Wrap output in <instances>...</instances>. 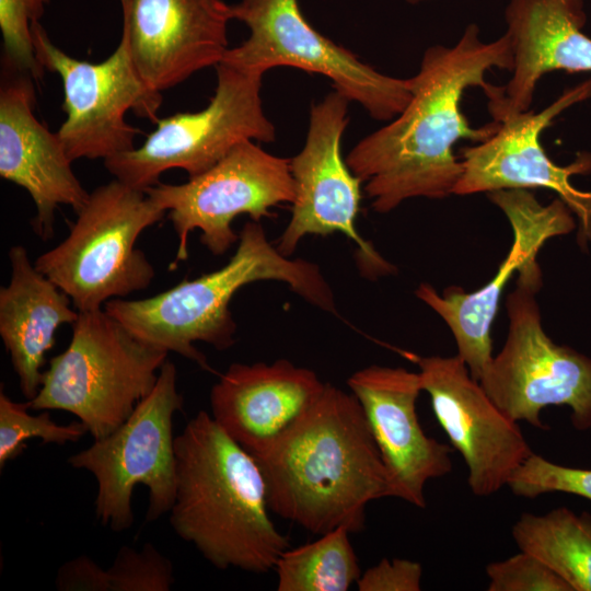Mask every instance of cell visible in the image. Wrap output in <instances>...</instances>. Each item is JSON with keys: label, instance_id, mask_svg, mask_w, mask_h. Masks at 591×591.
Returning a JSON list of instances; mask_svg holds the SVG:
<instances>
[{"label": "cell", "instance_id": "obj_2", "mask_svg": "<svg viewBox=\"0 0 591 591\" xmlns=\"http://www.w3.org/2000/svg\"><path fill=\"white\" fill-rule=\"evenodd\" d=\"M270 512L313 534L358 533L367 506L394 489L362 408L331 383L273 447L254 456Z\"/></svg>", "mask_w": 591, "mask_h": 591}, {"label": "cell", "instance_id": "obj_10", "mask_svg": "<svg viewBox=\"0 0 591 591\" xmlns=\"http://www.w3.org/2000/svg\"><path fill=\"white\" fill-rule=\"evenodd\" d=\"M231 14L250 35L227 50L223 62L263 73L292 67L322 74L375 120L394 119L412 97L408 79L376 71L322 35L304 18L298 0H240L231 4Z\"/></svg>", "mask_w": 591, "mask_h": 591}, {"label": "cell", "instance_id": "obj_22", "mask_svg": "<svg viewBox=\"0 0 591 591\" xmlns=\"http://www.w3.org/2000/svg\"><path fill=\"white\" fill-rule=\"evenodd\" d=\"M11 278L0 289V336L10 355L23 396L34 398L42 385L46 352L60 325L73 324L79 312L71 299L31 263L27 251H9Z\"/></svg>", "mask_w": 591, "mask_h": 591}, {"label": "cell", "instance_id": "obj_9", "mask_svg": "<svg viewBox=\"0 0 591 591\" xmlns=\"http://www.w3.org/2000/svg\"><path fill=\"white\" fill-rule=\"evenodd\" d=\"M183 405L176 389V368L166 360L153 390L129 417L108 436L95 439L68 459L69 465L95 477V515L103 525L115 532L132 525L131 498L139 484L149 489L148 521L171 510L176 488L173 416Z\"/></svg>", "mask_w": 591, "mask_h": 591}, {"label": "cell", "instance_id": "obj_13", "mask_svg": "<svg viewBox=\"0 0 591 591\" xmlns=\"http://www.w3.org/2000/svg\"><path fill=\"white\" fill-rule=\"evenodd\" d=\"M349 102L334 90L311 105L304 146L290 159L294 200L277 248L289 257L304 236L339 232L357 245V264L362 276L375 278L395 268L357 230L362 182L341 153Z\"/></svg>", "mask_w": 591, "mask_h": 591}, {"label": "cell", "instance_id": "obj_11", "mask_svg": "<svg viewBox=\"0 0 591 591\" xmlns=\"http://www.w3.org/2000/svg\"><path fill=\"white\" fill-rule=\"evenodd\" d=\"M166 210L178 237L173 270L188 257L189 233L201 231L200 242L213 255H222L237 243L233 220L247 215L253 221L273 218V208L292 204L294 182L290 159L274 155L245 140L220 161L186 183H159L144 189Z\"/></svg>", "mask_w": 591, "mask_h": 591}, {"label": "cell", "instance_id": "obj_17", "mask_svg": "<svg viewBox=\"0 0 591 591\" xmlns=\"http://www.w3.org/2000/svg\"><path fill=\"white\" fill-rule=\"evenodd\" d=\"M120 39L146 86L162 94L216 67L229 49L231 4L224 0H118Z\"/></svg>", "mask_w": 591, "mask_h": 591}, {"label": "cell", "instance_id": "obj_19", "mask_svg": "<svg viewBox=\"0 0 591 591\" xmlns=\"http://www.w3.org/2000/svg\"><path fill=\"white\" fill-rule=\"evenodd\" d=\"M0 86V176L23 189L33 199L36 235H54L55 211L60 205L76 213L89 193L72 171L57 132L48 130L34 114V79L2 63Z\"/></svg>", "mask_w": 591, "mask_h": 591}, {"label": "cell", "instance_id": "obj_3", "mask_svg": "<svg viewBox=\"0 0 591 591\" xmlns=\"http://www.w3.org/2000/svg\"><path fill=\"white\" fill-rule=\"evenodd\" d=\"M175 499L170 524L218 569L265 573L290 547L269 515L255 457L200 410L174 440Z\"/></svg>", "mask_w": 591, "mask_h": 591}, {"label": "cell", "instance_id": "obj_24", "mask_svg": "<svg viewBox=\"0 0 591 591\" xmlns=\"http://www.w3.org/2000/svg\"><path fill=\"white\" fill-rule=\"evenodd\" d=\"M173 583L172 561L151 543L140 551L123 546L108 568L81 555L60 566L56 576L59 591H169Z\"/></svg>", "mask_w": 591, "mask_h": 591}, {"label": "cell", "instance_id": "obj_15", "mask_svg": "<svg viewBox=\"0 0 591 591\" xmlns=\"http://www.w3.org/2000/svg\"><path fill=\"white\" fill-rule=\"evenodd\" d=\"M488 198L505 213L513 232L509 254L494 278L473 292L451 287L439 293L426 282L415 291L449 326L457 356L477 381L494 357L491 325L507 282L515 271L536 259L547 240L568 234L576 227L572 211L560 198L543 205L525 188L490 192Z\"/></svg>", "mask_w": 591, "mask_h": 591}, {"label": "cell", "instance_id": "obj_16", "mask_svg": "<svg viewBox=\"0 0 591 591\" xmlns=\"http://www.w3.org/2000/svg\"><path fill=\"white\" fill-rule=\"evenodd\" d=\"M413 359L438 422L467 466L471 491L478 497L498 493L533 453L518 422L493 402L457 355Z\"/></svg>", "mask_w": 591, "mask_h": 591}, {"label": "cell", "instance_id": "obj_5", "mask_svg": "<svg viewBox=\"0 0 591 591\" xmlns=\"http://www.w3.org/2000/svg\"><path fill=\"white\" fill-rule=\"evenodd\" d=\"M167 351L131 334L105 310L79 312L69 346L49 360L32 410H65L102 439L154 387Z\"/></svg>", "mask_w": 591, "mask_h": 591}, {"label": "cell", "instance_id": "obj_8", "mask_svg": "<svg viewBox=\"0 0 591 591\" xmlns=\"http://www.w3.org/2000/svg\"><path fill=\"white\" fill-rule=\"evenodd\" d=\"M215 69L217 85L205 108L159 118L140 147L104 160L116 179L144 190L172 169L189 177L204 173L242 141H275L260 97L264 73L223 61Z\"/></svg>", "mask_w": 591, "mask_h": 591}, {"label": "cell", "instance_id": "obj_30", "mask_svg": "<svg viewBox=\"0 0 591 591\" xmlns=\"http://www.w3.org/2000/svg\"><path fill=\"white\" fill-rule=\"evenodd\" d=\"M422 567L409 559H381L368 568L357 581L359 591H419Z\"/></svg>", "mask_w": 591, "mask_h": 591}, {"label": "cell", "instance_id": "obj_6", "mask_svg": "<svg viewBox=\"0 0 591 591\" xmlns=\"http://www.w3.org/2000/svg\"><path fill=\"white\" fill-rule=\"evenodd\" d=\"M165 215L144 190L115 178L89 195L68 236L34 265L70 297L78 312L100 310L112 299L149 287L155 271L136 242Z\"/></svg>", "mask_w": 591, "mask_h": 591}, {"label": "cell", "instance_id": "obj_21", "mask_svg": "<svg viewBox=\"0 0 591 591\" xmlns=\"http://www.w3.org/2000/svg\"><path fill=\"white\" fill-rule=\"evenodd\" d=\"M325 384L313 370L287 359L232 363L211 389V416L231 439L257 456L305 415Z\"/></svg>", "mask_w": 591, "mask_h": 591}, {"label": "cell", "instance_id": "obj_7", "mask_svg": "<svg viewBox=\"0 0 591 591\" xmlns=\"http://www.w3.org/2000/svg\"><path fill=\"white\" fill-rule=\"evenodd\" d=\"M543 274L536 259L518 271L506 306V341L485 369L479 383L512 420L545 429L541 412L567 406L575 429H591V358L557 345L546 334L536 296Z\"/></svg>", "mask_w": 591, "mask_h": 591}, {"label": "cell", "instance_id": "obj_29", "mask_svg": "<svg viewBox=\"0 0 591 591\" xmlns=\"http://www.w3.org/2000/svg\"><path fill=\"white\" fill-rule=\"evenodd\" d=\"M489 591H572L567 582L535 556L520 553L486 567Z\"/></svg>", "mask_w": 591, "mask_h": 591}, {"label": "cell", "instance_id": "obj_4", "mask_svg": "<svg viewBox=\"0 0 591 591\" xmlns=\"http://www.w3.org/2000/svg\"><path fill=\"white\" fill-rule=\"evenodd\" d=\"M262 280L285 282L311 305L337 314L333 290L320 267L281 254L260 222L253 220L244 224L234 254L221 268L150 298L112 299L104 310L139 339L212 371L194 344L206 343L217 350L232 347L236 324L230 301L244 286Z\"/></svg>", "mask_w": 591, "mask_h": 591}, {"label": "cell", "instance_id": "obj_31", "mask_svg": "<svg viewBox=\"0 0 591 591\" xmlns=\"http://www.w3.org/2000/svg\"><path fill=\"white\" fill-rule=\"evenodd\" d=\"M405 1L410 3V4H418V3L426 2V1H431V0H405Z\"/></svg>", "mask_w": 591, "mask_h": 591}, {"label": "cell", "instance_id": "obj_23", "mask_svg": "<svg viewBox=\"0 0 591 591\" xmlns=\"http://www.w3.org/2000/svg\"><path fill=\"white\" fill-rule=\"evenodd\" d=\"M520 551L558 575L572 591H591V515L567 507L545 514L522 513L511 531Z\"/></svg>", "mask_w": 591, "mask_h": 591}, {"label": "cell", "instance_id": "obj_20", "mask_svg": "<svg viewBox=\"0 0 591 591\" xmlns=\"http://www.w3.org/2000/svg\"><path fill=\"white\" fill-rule=\"evenodd\" d=\"M505 21L513 66L507 84L486 94L496 123L531 109L544 74L591 72V37L582 31L584 0H509Z\"/></svg>", "mask_w": 591, "mask_h": 591}, {"label": "cell", "instance_id": "obj_28", "mask_svg": "<svg viewBox=\"0 0 591 591\" xmlns=\"http://www.w3.org/2000/svg\"><path fill=\"white\" fill-rule=\"evenodd\" d=\"M507 486L515 496L528 499L566 493L591 500V470L556 464L533 452L511 475Z\"/></svg>", "mask_w": 591, "mask_h": 591}, {"label": "cell", "instance_id": "obj_18", "mask_svg": "<svg viewBox=\"0 0 591 591\" xmlns=\"http://www.w3.org/2000/svg\"><path fill=\"white\" fill-rule=\"evenodd\" d=\"M347 385L367 418L394 498L425 508V485L451 472L452 449L428 437L419 422V373L372 364L352 373Z\"/></svg>", "mask_w": 591, "mask_h": 591}, {"label": "cell", "instance_id": "obj_12", "mask_svg": "<svg viewBox=\"0 0 591 591\" xmlns=\"http://www.w3.org/2000/svg\"><path fill=\"white\" fill-rule=\"evenodd\" d=\"M32 38L40 66L62 82L66 119L57 135L70 160H106L134 150L140 130L127 123V113L155 124L162 94L146 86L126 44L120 39L105 60L94 63L57 47L40 22L32 24Z\"/></svg>", "mask_w": 591, "mask_h": 591}, {"label": "cell", "instance_id": "obj_27", "mask_svg": "<svg viewBox=\"0 0 591 591\" xmlns=\"http://www.w3.org/2000/svg\"><path fill=\"white\" fill-rule=\"evenodd\" d=\"M50 0H0V30L3 43V65L42 78L32 38V24L39 22Z\"/></svg>", "mask_w": 591, "mask_h": 591}, {"label": "cell", "instance_id": "obj_1", "mask_svg": "<svg viewBox=\"0 0 591 591\" xmlns=\"http://www.w3.org/2000/svg\"><path fill=\"white\" fill-rule=\"evenodd\" d=\"M513 58L506 34L485 43L479 27L468 24L453 46L434 45L422 56L418 72L408 79L412 97L394 119L363 137L345 158L364 183L371 207L379 213L407 199H443L453 195L463 172L454 155L459 140L483 142L499 124L475 128L461 111L466 89H493L486 73L512 70Z\"/></svg>", "mask_w": 591, "mask_h": 591}, {"label": "cell", "instance_id": "obj_14", "mask_svg": "<svg viewBox=\"0 0 591 591\" xmlns=\"http://www.w3.org/2000/svg\"><path fill=\"white\" fill-rule=\"evenodd\" d=\"M591 99V78L564 91L540 112L529 109L501 120L494 136L460 150L463 172L453 195L465 196L512 188L555 192L579 221V243L591 244V190L571 183L591 173V153L582 152L560 166L545 152L540 137L567 108Z\"/></svg>", "mask_w": 591, "mask_h": 591}, {"label": "cell", "instance_id": "obj_26", "mask_svg": "<svg viewBox=\"0 0 591 591\" xmlns=\"http://www.w3.org/2000/svg\"><path fill=\"white\" fill-rule=\"evenodd\" d=\"M25 403L10 399L2 391L0 393V467L20 454L27 447L30 439H40L42 443H57L78 441L88 432L81 421L69 425L55 422L49 410H42L38 415L27 413Z\"/></svg>", "mask_w": 591, "mask_h": 591}, {"label": "cell", "instance_id": "obj_25", "mask_svg": "<svg viewBox=\"0 0 591 591\" xmlns=\"http://www.w3.org/2000/svg\"><path fill=\"white\" fill-rule=\"evenodd\" d=\"M351 533L338 528L314 542L288 548L277 560L278 591H347L361 576Z\"/></svg>", "mask_w": 591, "mask_h": 591}]
</instances>
